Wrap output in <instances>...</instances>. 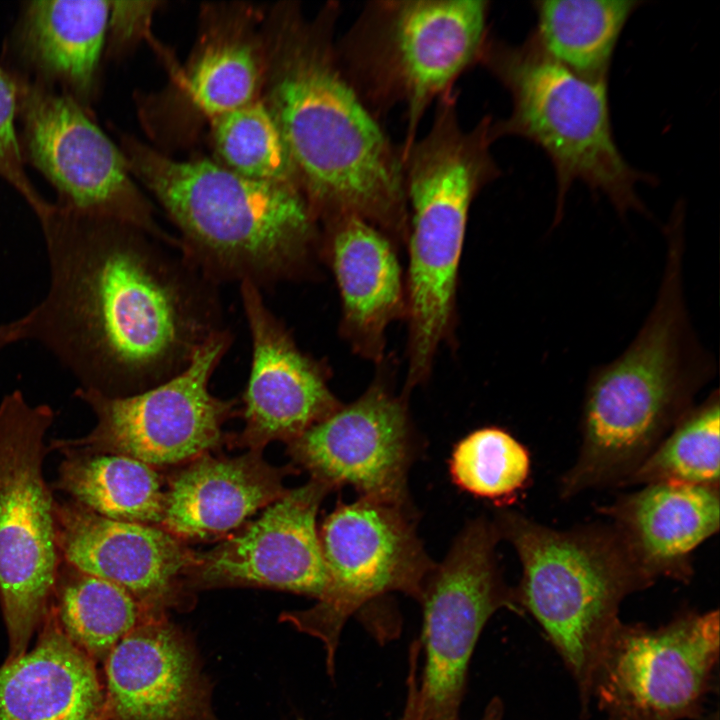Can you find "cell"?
<instances>
[{
    "mask_svg": "<svg viewBox=\"0 0 720 720\" xmlns=\"http://www.w3.org/2000/svg\"><path fill=\"white\" fill-rule=\"evenodd\" d=\"M33 340L78 388L124 396L188 367L226 329L219 285L178 249L126 223L83 219L49 243Z\"/></svg>",
    "mask_w": 720,
    "mask_h": 720,
    "instance_id": "obj_1",
    "label": "cell"
},
{
    "mask_svg": "<svg viewBox=\"0 0 720 720\" xmlns=\"http://www.w3.org/2000/svg\"><path fill=\"white\" fill-rule=\"evenodd\" d=\"M337 2L312 19L287 8L266 58L264 100L319 224L351 215L406 244L409 227L401 146L348 80L338 57Z\"/></svg>",
    "mask_w": 720,
    "mask_h": 720,
    "instance_id": "obj_2",
    "label": "cell"
},
{
    "mask_svg": "<svg viewBox=\"0 0 720 720\" xmlns=\"http://www.w3.org/2000/svg\"><path fill=\"white\" fill-rule=\"evenodd\" d=\"M667 254L652 310L629 347L587 382L578 457L560 481V496L622 483L694 407L715 376L698 341L683 289V213L665 228Z\"/></svg>",
    "mask_w": 720,
    "mask_h": 720,
    "instance_id": "obj_3",
    "label": "cell"
},
{
    "mask_svg": "<svg viewBox=\"0 0 720 720\" xmlns=\"http://www.w3.org/2000/svg\"><path fill=\"white\" fill-rule=\"evenodd\" d=\"M120 149L178 230L180 252L218 285L263 290L315 274L320 225L299 185L250 179L208 159H172L130 137Z\"/></svg>",
    "mask_w": 720,
    "mask_h": 720,
    "instance_id": "obj_4",
    "label": "cell"
},
{
    "mask_svg": "<svg viewBox=\"0 0 720 720\" xmlns=\"http://www.w3.org/2000/svg\"><path fill=\"white\" fill-rule=\"evenodd\" d=\"M459 93L435 103L430 128L402 153L408 206V342L405 389L430 378L436 355L456 325L460 260L470 209L501 175L493 154V118L463 128Z\"/></svg>",
    "mask_w": 720,
    "mask_h": 720,
    "instance_id": "obj_5",
    "label": "cell"
},
{
    "mask_svg": "<svg viewBox=\"0 0 720 720\" xmlns=\"http://www.w3.org/2000/svg\"><path fill=\"white\" fill-rule=\"evenodd\" d=\"M479 65L507 91L511 111L493 119L495 140L520 137L540 147L556 178L554 225L575 182L605 196L620 215L646 213L639 182L655 178L632 167L613 133L608 82L584 79L550 59L530 35L520 44L489 37Z\"/></svg>",
    "mask_w": 720,
    "mask_h": 720,
    "instance_id": "obj_6",
    "label": "cell"
},
{
    "mask_svg": "<svg viewBox=\"0 0 720 720\" xmlns=\"http://www.w3.org/2000/svg\"><path fill=\"white\" fill-rule=\"evenodd\" d=\"M514 547L522 578L518 605L539 623L576 682L586 714L594 672L629 594L651 583L634 565L611 525L568 530L504 510L494 523Z\"/></svg>",
    "mask_w": 720,
    "mask_h": 720,
    "instance_id": "obj_7",
    "label": "cell"
},
{
    "mask_svg": "<svg viewBox=\"0 0 720 720\" xmlns=\"http://www.w3.org/2000/svg\"><path fill=\"white\" fill-rule=\"evenodd\" d=\"M489 12L486 0L370 1L336 41L348 80L380 121L404 108L401 152L418 138L431 105L479 65Z\"/></svg>",
    "mask_w": 720,
    "mask_h": 720,
    "instance_id": "obj_8",
    "label": "cell"
},
{
    "mask_svg": "<svg viewBox=\"0 0 720 720\" xmlns=\"http://www.w3.org/2000/svg\"><path fill=\"white\" fill-rule=\"evenodd\" d=\"M55 413L16 389L0 401V607L6 660L23 655L53 601L61 555L45 438Z\"/></svg>",
    "mask_w": 720,
    "mask_h": 720,
    "instance_id": "obj_9",
    "label": "cell"
},
{
    "mask_svg": "<svg viewBox=\"0 0 720 720\" xmlns=\"http://www.w3.org/2000/svg\"><path fill=\"white\" fill-rule=\"evenodd\" d=\"M233 340L226 328L210 338L186 369L144 391L107 396L77 388L74 396L93 412L96 423L78 438L54 439L50 451L110 453L132 457L153 468L185 465L229 440L224 423L236 413L235 399H221L210 380Z\"/></svg>",
    "mask_w": 720,
    "mask_h": 720,
    "instance_id": "obj_10",
    "label": "cell"
},
{
    "mask_svg": "<svg viewBox=\"0 0 720 720\" xmlns=\"http://www.w3.org/2000/svg\"><path fill=\"white\" fill-rule=\"evenodd\" d=\"M12 74L23 158L54 186L56 204L77 214L132 225L177 248V238L155 221L121 149L90 119L88 110L52 86Z\"/></svg>",
    "mask_w": 720,
    "mask_h": 720,
    "instance_id": "obj_11",
    "label": "cell"
},
{
    "mask_svg": "<svg viewBox=\"0 0 720 720\" xmlns=\"http://www.w3.org/2000/svg\"><path fill=\"white\" fill-rule=\"evenodd\" d=\"M719 651L718 610H685L658 628L620 622L590 701L606 720H703Z\"/></svg>",
    "mask_w": 720,
    "mask_h": 720,
    "instance_id": "obj_12",
    "label": "cell"
},
{
    "mask_svg": "<svg viewBox=\"0 0 720 720\" xmlns=\"http://www.w3.org/2000/svg\"><path fill=\"white\" fill-rule=\"evenodd\" d=\"M409 512V507L360 497L339 503L318 530L326 586L314 607L290 618L323 640L329 666L352 614L390 592L419 599L435 564Z\"/></svg>",
    "mask_w": 720,
    "mask_h": 720,
    "instance_id": "obj_13",
    "label": "cell"
},
{
    "mask_svg": "<svg viewBox=\"0 0 720 720\" xmlns=\"http://www.w3.org/2000/svg\"><path fill=\"white\" fill-rule=\"evenodd\" d=\"M499 538L494 524L472 521L423 584L418 601L423 608L419 698L424 720H460L467 668L483 627L500 609L523 613L515 589L504 584L497 568Z\"/></svg>",
    "mask_w": 720,
    "mask_h": 720,
    "instance_id": "obj_14",
    "label": "cell"
},
{
    "mask_svg": "<svg viewBox=\"0 0 720 720\" xmlns=\"http://www.w3.org/2000/svg\"><path fill=\"white\" fill-rule=\"evenodd\" d=\"M294 463L329 490L352 486L360 497L409 507L413 456L407 399L385 374L287 444Z\"/></svg>",
    "mask_w": 720,
    "mask_h": 720,
    "instance_id": "obj_15",
    "label": "cell"
},
{
    "mask_svg": "<svg viewBox=\"0 0 720 720\" xmlns=\"http://www.w3.org/2000/svg\"><path fill=\"white\" fill-rule=\"evenodd\" d=\"M330 490L310 479L267 506L255 521L205 552L185 573L189 587H268L319 599L327 576L316 518Z\"/></svg>",
    "mask_w": 720,
    "mask_h": 720,
    "instance_id": "obj_16",
    "label": "cell"
},
{
    "mask_svg": "<svg viewBox=\"0 0 720 720\" xmlns=\"http://www.w3.org/2000/svg\"><path fill=\"white\" fill-rule=\"evenodd\" d=\"M240 285L251 336L250 372L243 393L245 425L237 446L263 451L271 441L287 444L342 403L329 387L328 368L297 344L286 324L266 304L262 290Z\"/></svg>",
    "mask_w": 720,
    "mask_h": 720,
    "instance_id": "obj_17",
    "label": "cell"
},
{
    "mask_svg": "<svg viewBox=\"0 0 720 720\" xmlns=\"http://www.w3.org/2000/svg\"><path fill=\"white\" fill-rule=\"evenodd\" d=\"M61 559L108 580L156 612L180 601L195 551L164 529L103 517L66 499L55 503Z\"/></svg>",
    "mask_w": 720,
    "mask_h": 720,
    "instance_id": "obj_18",
    "label": "cell"
},
{
    "mask_svg": "<svg viewBox=\"0 0 720 720\" xmlns=\"http://www.w3.org/2000/svg\"><path fill=\"white\" fill-rule=\"evenodd\" d=\"M103 663L108 720H218L194 649L161 615L132 630Z\"/></svg>",
    "mask_w": 720,
    "mask_h": 720,
    "instance_id": "obj_19",
    "label": "cell"
},
{
    "mask_svg": "<svg viewBox=\"0 0 720 720\" xmlns=\"http://www.w3.org/2000/svg\"><path fill=\"white\" fill-rule=\"evenodd\" d=\"M319 225V258L331 270L340 294L341 334L354 353L380 363L388 327L407 316L406 280L397 247L356 216H338Z\"/></svg>",
    "mask_w": 720,
    "mask_h": 720,
    "instance_id": "obj_20",
    "label": "cell"
},
{
    "mask_svg": "<svg viewBox=\"0 0 720 720\" xmlns=\"http://www.w3.org/2000/svg\"><path fill=\"white\" fill-rule=\"evenodd\" d=\"M600 511L651 584L658 578L688 583L692 553L719 530V487L650 483Z\"/></svg>",
    "mask_w": 720,
    "mask_h": 720,
    "instance_id": "obj_21",
    "label": "cell"
},
{
    "mask_svg": "<svg viewBox=\"0 0 720 720\" xmlns=\"http://www.w3.org/2000/svg\"><path fill=\"white\" fill-rule=\"evenodd\" d=\"M293 472L270 465L262 451L232 458L204 454L169 478L158 527L185 543L224 538L282 497L288 491L283 479Z\"/></svg>",
    "mask_w": 720,
    "mask_h": 720,
    "instance_id": "obj_22",
    "label": "cell"
},
{
    "mask_svg": "<svg viewBox=\"0 0 720 720\" xmlns=\"http://www.w3.org/2000/svg\"><path fill=\"white\" fill-rule=\"evenodd\" d=\"M37 633L0 666V720H108L97 663L63 633L52 604Z\"/></svg>",
    "mask_w": 720,
    "mask_h": 720,
    "instance_id": "obj_23",
    "label": "cell"
},
{
    "mask_svg": "<svg viewBox=\"0 0 720 720\" xmlns=\"http://www.w3.org/2000/svg\"><path fill=\"white\" fill-rule=\"evenodd\" d=\"M109 11L107 0L25 3L15 44L33 79L60 85L63 93L88 110L97 89Z\"/></svg>",
    "mask_w": 720,
    "mask_h": 720,
    "instance_id": "obj_24",
    "label": "cell"
},
{
    "mask_svg": "<svg viewBox=\"0 0 720 720\" xmlns=\"http://www.w3.org/2000/svg\"><path fill=\"white\" fill-rule=\"evenodd\" d=\"M639 0H540L529 33L554 62L584 79L608 82L619 37Z\"/></svg>",
    "mask_w": 720,
    "mask_h": 720,
    "instance_id": "obj_25",
    "label": "cell"
},
{
    "mask_svg": "<svg viewBox=\"0 0 720 720\" xmlns=\"http://www.w3.org/2000/svg\"><path fill=\"white\" fill-rule=\"evenodd\" d=\"M59 453L63 459L53 490L112 520L160 524L165 491L156 468L120 454Z\"/></svg>",
    "mask_w": 720,
    "mask_h": 720,
    "instance_id": "obj_26",
    "label": "cell"
},
{
    "mask_svg": "<svg viewBox=\"0 0 720 720\" xmlns=\"http://www.w3.org/2000/svg\"><path fill=\"white\" fill-rule=\"evenodd\" d=\"M52 607L63 633L94 662H104L132 630L161 615L124 588L61 560Z\"/></svg>",
    "mask_w": 720,
    "mask_h": 720,
    "instance_id": "obj_27",
    "label": "cell"
},
{
    "mask_svg": "<svg viewBox=\"0 0 720 720\" xmlns=\"http://www.w3.org/2000/svg\"><path fill=\"white\" fill-rule=\"evenodd\" d=\"M720 398L715 389L694 406L621 486L657 482L719 487Z\"/></svg>",
    "mask_w": 720,
    "mask_h": 720,
    "instance_id": "obj_28",
    "label": "cell"
},
{
    "mask_svg": "<svg viewBox=\"0 0 720 720\" xmlns=\"http://www.w3.org/2000/svg\"><path fill=\"white\" fill-rule=\"evenodd\" d=\"M264 55L241 34L217 36L201 49L183 79L192 104L210 120L257 99Z\"/></svg>",
    "mask_w": 720,
    "mask_h": 720,
    "instance_id": "obj_29",
    "label": "cell"
},
{
    "mask_svg": "<svg viewBox=\"0 0 720 720\" xmlns=\"http://www.w3.org/2000/svg\"><path fill=\"white\" fill-rule=\"evenodd\" d=\"M210 121L220 164L250 179L300 186L282 132L264 100L257 98Z\"/></svg>",
    "mask_w": 720,
    "mask_h": 720,
    "instance_id": "obj_30",
    "label": "cell"
},
{
    "mask_svg": "<svg viewBox=\"0 0 720 720\" xmlns=\"http://www.w3.org/2000/svg\"><path fill=\"white\" fill-rule=\"evenodd\" d=\"M454 483L497 503L511 501L530 480L528 449L499 427H484L460 440L449 461Z\"/></svg>",
    "mask_w": 720,
    "mask_h": 720,
    "instance_id": "obj_31",
    "label": "cell"
},
{
    "mask_svg": "<svg viewBox=\"0 0 720 720\" xmlns=\"http://www.w3.org/2000/svg\"><path fill=\"white\" fill-rule=\"evenodd\" d=\"M17 108L14 76L0 65V177L35 210L46 199L36 190L24 169V158L15 129Z\"/></svg>",
    "mask_w": 720,
    "mask_h": 720,
    "instance_id": "obj_32",
    "label": "cell"
},
{
    "mask_svg": "<svg viewBox=\"0 0 720 720\" xmlns=\"http://www.w3.org/2000/svg\"><path fill=\"white\" fill-rule=\"evenodd\" d=\"M155 1H110L106 41L108 51L118 55L148 37Z\"/></svg>",
    "mask_w": 720,
    "mask_h": 720,
    "instance_id": "obj_33",
    "label": "cell"
},
{
    "mask_svg": "<svg viewBox=\"0 0 720 720\" xmlns=\"http://www.w3.org/2000/svg\"><path fill=\"white\" fill-rule=\"evenodd\" d=\"M421 647L414 641L409 653V675L407 679V697L401 720H424L419 698V680L417 678L418 660ZM504 704L500 698L494 697L487 704L479 720H504Z\"/></svg>",
    "mask_w": 720,
    "mask_h": 720,
    "instance_id": "obj_34",
    "label": "cell"
},
{
    "mask_svg": "<svg viewBox=\"0 0 720 720\" xmlns=\"http://www.w3.org/2000/svg\"><path fill=\"white\" fill-rule=\"evenodd\" d=\"M19 341V330L15 320L0 324V350Z\"/></svg>",
    "mask_w": 720,
    "mask_h": 720,
    "instance_id": "obj_35",
    "label": "cell"
}]
</instances>
